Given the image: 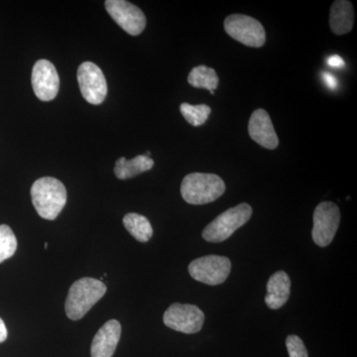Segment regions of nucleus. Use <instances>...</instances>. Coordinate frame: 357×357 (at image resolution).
<instances>
[{"mask_svg":"<svg viewBox=\"0 0 357 357\" xmlns=\"http://www.w3.org/2000/svg\"><path fill=\"white\" fill-rule=\"evenodd\" d=\"M31 198L40 217L54 220L67 204V190L58 178H40L32 185Z\"/></svg>","mask_w":357,"mask_h":357,"instance_id":"1","label":"nucleus"},{"mask_svg":"<svg viewBox=\"0 0 357 357\" xmlns=\"http://www.w3.org/2000/svg\"><path fill=\"white\" fill-rule=\"evenodd\" d=\"M105 293L107 286L100 280L86 277L74 282L65 303L68 318L73 321L83 319Z\"/></svg>","mask_w":357,"mask_h":357,"instance_id":"2","label":"nucleus"},{"mask_svg":"<svg viewBox=\"0 0 357 357\" xmlns=\"http://www.w3.org/2000/svg\"><path fill=\"white\" fill-rule=\"evenodd\" d=\"M225 192V182L215 174H189L181 185L183 199L185 203L195 206L213 203L220 198Z\"/></svg>","mask_w":357,"mask_h":357,"instance_id":"3","label":"nucleus"},{"mask_svg":"<svg viewBox=\"0 0 357 357\" xmlns=\"http://www.w3.org/2000/svg\"><path fill=\"white\" fill-rule=\"evenodd\" d=\"M252 208L248 204H239L223 211L204 229L203 237L208 243H220L229 238L237 229L250 220Z\"/></svg>","mask_w":357,"mask_h":357,"instance_id":"4","label":"nucleus"},{"mask_svg":"<svg viewBox=\"0 0 357 357\" xmlns=\"http://www.w3.org/2000/svg\"><path fill=\"white\" fill-rule=\"evenodd\" d=\"M225 30L231 38L252 48H260L266 40V33L261 23L243 14H232L227 17Z\"/></svg>","mask_w":357,"mask_h":357,"instance_id":"5","label":"nucleus"},{"mask_svg":"<svg viewBox=\"0 0 357 357\" xmlns=\"http://www.w3.org/2000/svg\"><path fill=\"white\" fill-rule=\"evenodd\" d=\"M231 270V262L227 257L218 255L204 256L190 264L189 273L195 280L215 286L227 280Z\"/></svg>","mask_w":357,"mask_h":357,"instance_id":"6","label":"nucleus"},{"mask_svg":"<svg viewBox=\"0 0 357 357\" xmlns=\"http://www.w3.org/2000/svg\"><path fill=\"white\" fill-rule=\"evenodd\" d=\"M340 222V208L332 202L319 204L314 213V227L312 237L319 248H326L332 243Z\"/></svg>","mask_w":357,"mask_h":357,"instance_id":"7","label":"nucleus"},{"mask_svg":"<svg viewBox=\"0 0 357 357\" xmlns=\"http://www.w3.org/2000/svg\"><path fill=\"white\" fill-rule=\"evenodd\" d=\"M163 321L174 331L192 335L203 328L204 314L194 305L175 303L166 310Z\"/></svg>","mask_w":357,"mask_h":357,"instance_id":"8","label":"nucleus"},{"mask_svg":"<svg viewBox=\"0 0 357 357\" xmlns=\"http://www.w3.org/2000/svg\"><path fill=\"white\" fill-rule=\"evenodd\" d=\"M77 83L82 96L91 105H100L107 96V84L102 70L93 62H84L77 69Z\"/></svg>","mask_w":357,"mask_h":357,"instance_id":"9","label":"nucleus"},{"mask_svg":"<svg viewBox=\"0 0 357 357\" xmlns=\"http://www.w3.org/2000/svg\"><path fill=\"white\" fill-rule=\"evenodd\" d=\"M107 13L122 29L131 36H137L146 27V17L139 7L126 0H107Z\"/></svg>","mask_w":357,"mask_h":357,"instance_id":"10","label":"nucleus"},{"mask_svg":"<svg viewBox=\"0 0 357 357\" xmlns=\"http://www.w3.org/2000/svg\"><path fill=\"white\" fill-rule=\"evenodd\" d=\"M32 88L42 102H51L57 96L60 77L55 66L50 61L45 59L37 61L32 70Z\"/></svg>","mask_w":357,"mask_h":357,"instance_id":"11","label":"nucleus"},{"mask_svg":"<svg viewBox=\"0 0 357 357\" xmlns=\"http://www.w3.org/2000/svg\"><path fill=\"white\" fill-rule=\"evenodd\" d=\"M248 133L260 146L273 150L278 147L279 138L266 110L256 109L249 119Z\"/></svg>","mask_w":357,"mask_h":357,"instance_id":"12","label":"nucleus"},{"mask_svg":"<svg viewBox=\"0 0 357 357\" xmlns=\"http://www.w3.org/2000/svg\"><path fill=\"white\" fill-rule=\"evenodd\" d=\"M121 337V325L116 319L107 321L91 342V357H112Z\"/></svg>","mask_w":357,"mask_h":357,"instance_id":"13","label":"nucleus"},{"mask_svg":"<svg viewBox=\"0 0 357 357\" xmlns=\"http://www.w3.org/2000/svg\"><path fill=\"white\" fill-rule=\"evenodd\" d=\"M291 280L286 272L278 271L270 277L265 303L270 309L278 310L287 303L291 293Z\"/></svg>","mask_w":357,"mask_h":357,"instance_id":"14","label":"nucleus"},{"mask_svg":"<svg viewBox=\"0 0 357 357\" xmlns=\"http://www.w3.org/2000/svg\"><path fill=\"white\" fill-rule=\"evenodd\" d=\"M354 11L351 1L337 0L331 8L330 25L332 31L337 35L351 32L354 27Z\"/></svg>","mask_w":357,"mask_h":357,"instance_id":"15","label":"nucleus"},{"mask_svg":"<svg viewBox=\"0 0 357 357\" xmlns=\"http://www.w3.org/2000/svg\"><path fill=\"white\" fill-rule=\"evenodd\" d=\"M153 166L154 160L145 155H138L131 160L121 157L115 163L114 174L119 180H126L147 172L153 168Z\"/></svg>","mask_w":357,"mask_h":357,"instance_id":"16","label":"nucleus"},{"mask_svg":"<svg viewBox=\"0 0 357 357\" xmlns=\"http://www.w3.org/2000/svg\"><path fill=\"white\" fill-rule=\"evenodd\" d=\"M123 225L129 234L139 243H147L153 236L151 223L147 218L139 213H128L123 218Z\"/></svg>","mask_w":357,"mask_h":357,"instance_id":"17","label":"nucleus"},{"mask_svg":"<svg viewBox=\"0 0 357 357\" xmlns=\"http://www.w3.org/2000/svg\"><path fill=\"white\" fill-rule=\"evenodd\" d=\"M188 82L194 88L208 89L211 95H215V89L218 86L220 79L215 70L202 65L191 70Z\"/></svg>","mask_w":357,"mask_h":357,"instance_id":"18","label":"nucleus"},{"mask_svg":"<svg viewBox=\"0 0 357 357\" xmlns=\"http://www.w3.org/2000/svg\"><path fill=\"white\" fill-rule=\"evenodd\" d=\"M181 114L192 126H201L206 123L211 114V109L206 105H192L184 102L180 105Z\"/></svg>","mask_w":357,"mask_h":357,"instance_id":"19","label":"nucleus"},{"mask_svg":"<svg viewBox=\"0 0 357 357\" xmlns=\"http://www.w3.org/2000/svg\"><path fill=\"white\" fill-rule=\"evenodd\" d=\"M17 239L13 230L6 225H0V263L15 255Z\"/></svg>","mask_w":357,"mask_h":357,"instance_id":"20","label":"nucleus"},{"mask_svg":"<svg viewBox=\"0 0 357 357\" xmlns=\"http://www.w3.org/2000/svg\"><path fill=\"white\" fill-rule=\"evenodd\" d=\"M289 357H309L304 342L297 335H289L286 340Z\"/></svg>","mask_w":357,"mask_h":357,"instance_id":"21","label":"nucleus"},{"mask_svg":"<svg viewBox=\"0 0 357 357\" xmlns=\"http://www.w3.org/2000/svg\"><path fill=\"white\" fill-rule=\"evenodd\" d=\"M328 64L330 67L335 68V69H342L345 66L344 61L338 55L331 56L328 59Z\"/></svg>","mask_w":357,"mask_h":357,"instance_id":"22","label":"nucleus"},{"mask_svg":"<svg viewBox=\"0 0 357 357\" xmlns=\"http://www.w3.org/2000/svg\"><path fill=\"white\" fill-rule=\"evenodd\" d=\"M323 79L324 81H325L326 86H328V88L333 89V91L337 89L338 82L337 79H335V77H333L332 74H328V73H324Z\"/></svg>","mask_w":357,"mask_h":357,"instance_id":"23","label":"nucleus"},{"mask_svg":"<svg viewBox=\"0 0 357 357\" xmlns=\"http://www.w3.org/2000/svg\"><path fill=\"white\" fill-rule=\"evenodd\" d=\"M8 332H7V328L4 321L0 318V344L6 342Z\"/></svg>","mask_w":357,"mask_h":357,"instance_id":"24","label":"nucleus"},{"mask_svg":"<svg viewBox=\"0 0 357 357\" xmlns=\"http://www.w3.org/2000/svg\"><path fill=\"white\" fill-rule=\"evenodd\" d=\"M48 248V243H45V248Z\"/></svg>","mask_w":357,"mask_h":357,"instance_id":"25","label":"nucleus"}]
</instances>
